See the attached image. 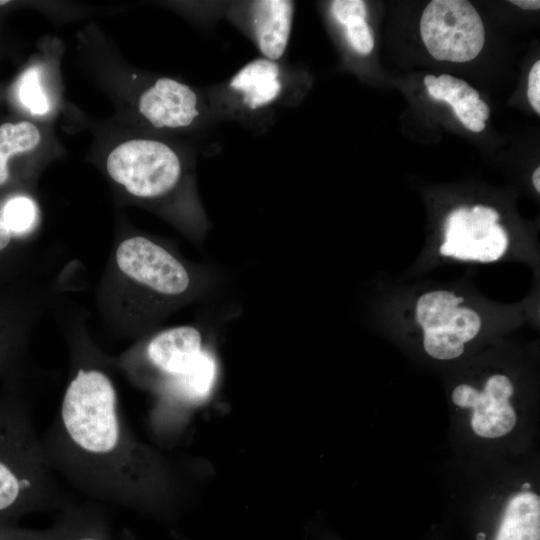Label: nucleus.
I'll use <instances>...</instances> for the list:
<instances>
[{"instance_id":"0eeeda50","label":"nucleus","mask_w":540,"mask_h":540,"mask_svg":"<svg viewBox=\"0 0 540 540\" xmlns=\"http://www.w3.org/2000/svg\"><path fill=\"white\" fill-rule=\"evenodd\" d=\"M137 110L157 130L180 132L214 124L205 92L166 76L156 78L143 89Z\"/></svg>"},{"instance_id":"4be33fe9","label":"nucleus","mask_w":540,"mask_h":540,"mask_svg":"<svg viewBox=\"0 0 540 540\" xmlns=\"http://www.w3.org/2000/svg\"><path fill=\"white\" fill-rule=\"evenodd\" d=\"M480 327L481 320L475 311L457 307L448 326L443 330L451 332L464 344L477 335Z\"/></svg>"},{"instance_id":"aec40b11","label":"nucleus","mask_w":540,"mask_h":540,"mask_svg":"<svg viewBox=\"0 0 540 540\" xmlns=\"http://www.w3.org/2000/svg\"><path fill=\"white\" fill-rule=\"evenodd\" d=\"M424 349L432 357L449 360L459 357L464 344L451 332L443 329L424 330Z\"/></svg>"},{"instance_id":"4468645a","label":"nucleus","mask_w":540,"mask_h":540,"mask_svg":"<svg viewBox=\"0 0 540 540\" xmlns=\"http://www.w3.org/2000/svg\"><path fill=\"white\" fill-rule=\"evenodd\" d=\"M67 524L58 540H114L106 513L99 503L76 502L65 508Z\"/></svg>"},{"instance_id":"f03ea898","label":"nucleus","mask_w":540,"mask_h":540,"mask_svg":"<svg viewBox=\"0 0 540 540\" xmlns=\"http://www.w3.org/2000/svg\"><path fill=\"white\" fill-rule=\"evenodd\" d=\"M106 169L133 197L178 216L195 238L208 231L210 222L197 193L191 153L164 139L137 137L110 151Z\"/></svg>"},{"instance_id":"a211bd4d","label":"nucleus","mask_w":540,"mask_h":540,"mask_svg":"<svg viewBox=\"0 0 540 540\" xmlns=\"http://www.w3.org/2000/svg\"><path fill=\"white\" fill-rule=\"evenodd\" d=\"M18 96L20 102L34 115H44L50 109L36 67L25 70L21 75L18 84Z\"/></svg>"},{"instance_id":"393cba45","label":"nucleus","mask_w":540,"mask_h":540,"mask_svg":"<svg viewBox=\"0 0 540 540\" xmlns=\"http://www.w3.org/2000/svg\"><path fill=\"white\" fill-rule=\"evenodd\" d=\"M471 114L474 118L485 122L489 118V107L481 99L473 106Z\"/></svg>"},{"instance_id":"f257e3e1","label":"nucleus","mask_w":540,"mask_h":540,"mask_svg":"<svg viewBox=\"0 0 540 540\" xmlns=\"http://www.w3.org/2000/svg\"><path fill=\"white\" fill-rule=\"evenodd\" d=\"M41 443L54 472L89 501L159 516L187 496L181 466L136 435L100 368L75 371Z\"/></svg>"},{"instance_id":"c756f323","label":"nucleus","mask_w":540,"mask_h":540,"mask_svg":"<svg viewBox=\"0 0 540 540\" xmlns=\"http://www.w3.org/2000/svg\"><path fill=\"white\" fill-rule=\"evenodd\" d=\"M7 3H9V1H6V0H0V5H5V4H7Z\"/></svg>"},{"instance_id":"dca6fc26","label":"nucleus","mask_w":540,"mask_h":540,"mask_svg":"<svg viewBox=\"0 0 540 540\" xmlns=\"http://www.w3.org/2000/svg\"><path fill=\"white\" fill-rule=\"evenodd\" d=\"M462 297L448 291H432L422 295L416 305V319L423 330L445 329Z\"/></svg>"},{"instance_id":"39448f33","label":"nucleus","mask_w":540,"mask_h":540,"mask_svg":"<svg viewBox=\"0 0 540 540\" xmlns=\"http://www.w3.org/2000/svg\"><path fill=\"white\" fill-rule=\"evenodd\" d=\"M420 33L428 52L440 61H470L485 42L480 15L466 0L429 2L421 16Z\"/></svg>"},{"instance_id":"cd10ccee","label":"nucleus","mask_w":540,"mask_h":540,"mask_svg":"<svg viewBox=\"0 0 540 540\" xmlns=\"http://www.w3.org/2000/svg\"><path fill=\"white\" fill-rule=\"evenodd\" d=\"M532 181L537 192H540V167H537L534 171Z\"/></svg>"},{"instance_id":"20e7f679","label":"nucleus","mask_w":540,"mask_h":540,"mask_svg":"<svg viewBox=\"0 0 540 540\" xmlns=\"http://www.w3.org/2000/svg\"><path fill=\"white\" fill-rule=\"evenodd\" d=\"M308 74L285 60L257 57L220 83L206 88L213 123L233 121L266 132L278 114L296 108L309 88Z\"/></svg>"},{"instance_id":"7ed1b4c3","label":"nucleus","mask_w":540,"mask_h":540,"mask_svg":"<svg viewBox=\"0 0 540 540\" xmlns=\"http://www.w3.org/2000/svg\"><path fill=\"white\" fill-rule=\"evenodd\" d=\"M76 496L49 465L32 414L22 406L0 407V525L62 511Z\"/></svg>"},{"instance_id":"423d86ee","label":"nucleus","mask_w":540,"mask_h":540,"mask_svg":"<svg viewBox=\"0 0 540 540\" xmlns=\"http://www.w3.org/2000/svg\"><path fill=\"white\" fill-rule=\"evenodd\" d=\"M116 263L127 277L159 299L173 301L194 287L190 270L165 247L143 236L124 240Z\"/></svg>"},{"instance_id":"412c9836","label":"nucleus","mask_w":540,"mask_h":540,"mask_svg":"<svg viewBox=\"0 0 540 540\" xmlns=\"http://www.w3.org/2000/svg\"><path fill=\"white\" fill-rule=\"evenodd\" d=\"M67 515L61 511L55 523L47 529H23L0 525V540H58L65 531Z\"/></svg>"},{"instance_id":"9b49d317","label":"nucleus","mask_w":540,"mask_h":540,"mask_svg":"<svg viewBox=\"0 0 540 540\" xmlns=\"http://www.w3.org/2000/svg\"><path fill=\"white\" fill-rule=\"evenodd\" d=\"M204 349L202 334L193 326L173 327L153 336L144 354L155 375L157 390L185 373Z\"/></svg>"},{"instance_id":"6e6552de","label":"nucleus","mask_w":540,"mask_h":540,"mask_svg":"<svg viewBox=\"0 0 540 540\" xmlns=\"http://www.w3.org/2000/svg\"><path fill=\"white\" fill-rule=\"evenodd\" d=\"M296 2L242 0L226 2L223 17L269 60H284L291 38Z\"/></svg>"},{"instance_id":"a878e982","label":"nucleus","mask_w":540,"mask_h":540,"mask_svg":"<svg viewBox=\"0 0 540 540\" xmlns=\"http://www.w3.org/2000/svg\"><path fill=\"white\" fill-rule=\"evenodd\" d=\"M510 3L526 10H538L540 1L538 0H511Z\"/></svg>"},{"instance_id":"f3484780","label":"nucleus","mask_w":540,"mask_h":540,"mask_svg":"<svg viewBox=\"0 0 540 540\" xmlns=\"http://www.w3.org/2000/svg\"><path fill=\"white\" fill-rule=\"evenodd\" d=\"M0 218L11 234H24L34 226L37 208L29 197L16 196L4 204Z\"/></svg>"},{"instance_id":"5701e85b","label":"nucleus","mask_w":540,"mask_h":540,"mask_svg":"<svg viewBox=\"0 0 540 540\" xmlns=\"http://www.w3.org/2000/svg\"><path fill=\"white\" fill-rule=\"evenodd\" d=\"M527 97L534 111L540 114V61H536L529 72Z\"/></svg>"},{"instance_id":"9d476101","label":"nucleus","mask_w":540,"mask_h":540,"mask_svg":"<svg viewBox=\"0 0 540 540\" xmlns=\"http://www.w3.org/2000/svg\"><path fill=\"white\" fill-rule=\"evenodd\" d=\"M513 386L504 375L491 376L479 392L474 387L462 384L452 393L453 402L473 410L471 427L484 438H497L509 433L515 426L516 414L509 402Z\"/></svg>"},{"instance_id":"c85d7f7f","label":"nucleus","mask_w":540,"mask_h":540,"mask_svg":"<svg viewBox=\"0 0 540 540\" xmlns=\"http://www.w3.org/2000/svg\"><path fill=\"white\" fill-rule=\"evenodd\" d=\"M484 538H485L484 533H479V534L477 535V539H478V540H484Z\"/></svg>"},{"instance_id":"b1692460","label":"nucleus","mask_w":540,"mask_h":540,"mask_svg":"<svg viewBox=\"0 0 540 540\" xmlns=\"http://www.w3.org/2000/svg\"><path fill=\"white\" fill-rule=\"evenodd\" d=\"M457 117L467 129L473 132H480L485 128V122L474 118L471 113H461Z\"/></svg>"},{"instance_id":"bb28decb","label":"nucleus","mask_w":540,"mask_h":540,"mask_svg":"<svg viewBox=\"0 0 540 540\" xmlns=\"http://www.w3.org/2000/svg\"><path fill=\"white\" fill-rule=\"evenodd\" d=\"M11 240V233L0 218V250L4 249Z\"/></svg>"},{"instance_id":"7c9ffc66","label":"nucleus","mask_w":540,"mask_h":540,"mask_svg":"<svg viewBox=\"0 0 540 540\" xmlns=\"http://www.w3.org/2000/svg\"><path fill=\"white\" fill-rule=\"evenodd\" d=\"M528 487H530V484H529V483L523 484V488H524V489H526V488H528Z\"/></svg>"},{"instance_id":"6ab92c4d","label":"nucleus","mask_w":540,"mask_h":540,"mask_svg":"<svg viewBox=\"0 0 540 540\" xmlns=\"http://www.w3.org/2000/svg\"><path fill=\"white\" fill-rule=\"evenodd\" d=\"M334 22L342 27L344 38L354 53L361 56L371 53L374 48V36L366 18L350 16Z\"/></svg>"},{"instance_id":"2eb2a0df","label":"nucleus","mask_w":540,"mask_h":540,"mask_svg":"<svg viewBox=\"0 0 540 540\" xmlns=\"http://www.w3.org/2000/svg\"><path fill=\"white\" fill-rule=\"evenodd\" d=\"M40 141L38 128L28 121L0 125V185L9 177V158L34 150Z\"/></svg>"},{"instance_id":"f8f14e48","label":"nucleus","mask_w":540,"mask_h":540,"mask_svg":"<svg viewBox=\"0 0 540 540\" xmlns=\"http://www.w3.org/2000/svg\"><path fill=\"white\" fill-rule=\"evenodd\" d=\"M218 366L213 353L206 348L194 364L182 375L168 381L158 389L161 404L172 413L168 418H178L179 412L204 402L214 390Z\"/></svg>"},{"instance_id":"1a4fd4ad","label":"nucleus","mask_w":540,"mask_h":540,"mask_svg":"<svg viewBox=\"0 0 540 540\" xmlns=\"http://www.w3.org/2000/svg\"><path fill=\"white\" fill-rule=\"evenodd\" d=\"M498 218L497 211L482 205L454 210L445 223L440 254L481 262L499 259L507 249L508 238Z\"/></svg>"},{"instance_id":"ddd939ff","label":"nucleus","mask_w":540,"mask_h":540,"mask_svg":"<svg viewBox=\"0 0 540 540\" xmlns=\"http://www.w3.org/2000/svg\"><path fill=\"white\" fill-rule=\"evenodd\" d=\"M495 540H540V498L537 494L521 492L510 499Z\"/></svg>"}]
</instances>
